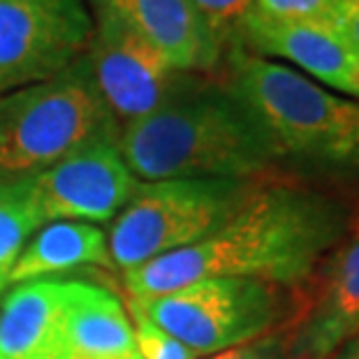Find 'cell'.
<instances>
[{
	"mask_svg": "<svg viewBox=\"0 0 359 359\" xmlns=\"http://www.w3.org/2000/svg\"><path fill=\"white\" fill-rule=\"evenodd\" d=\"M130 302L195 357L218 355L278 330L297 306L287 287L255 278H204L151 299Z\"/></svg>",
	"mask_w": 359,
	"mask_h": 359,
	"instance_id": "6",
	"label": "cell"
},
{
	"mask_svg": "<svg viewBox=\"0 0 359 359\" xmlns=\"http://www.w3.org/2000/svg\"><path fill=\"white\" fill-rule=\"evenodd\" d=\"M264 181L167 179L142 181L111 220L109 253L121 271L177 253L223 225Z\"/></svg>",
	"mask_w": 359,
	"mask_h": 359,
	"instance_id": "5",
	"label": "cell"
},
{
	"mask_svg": "<svg viewBox=\"0 0 359 359\" xmlns=\"http://www.w3.org/2000/svg\"><path fill=\"white\" fill-rule=\"evenodd\" d=\"M323 264L316 292L287 320L294 359H330L359 336V218Z\"/></svg>",
	"mask_w": 359,
	"mask_h": 359,
	"instance_id": "11",
	"label": "cell"
},
{
	"mask_svg": "<svg viewBox=\"0 0 359 359\" xmlns=\"http://www.w3.org/2000/svg\"><path fill=\"white\" fill-rule=\"evenodd\" d=\"M223 83L269 137L280 167L359 177V102L332 93L292 67L232 47Z\"/></svg>",
	"mask_w": 359,
	"mask_h": 359,
	"instance_id": "3",
	"label": "cell"
},
{
	"mask_svg": "<svg viewBox=\"0 0 359 359\" xmlns=\"http://www.w3.org/2000/svg\"><path fill=\"white\" fill-rule=\"evenodd\" d=\"M118 151L140 181H269L280 172L276 151L253 114L223 81L206 74L121 128Z\"/></svg>",
	"mask_w": 359,
	"mask_h": 359,
	"instance_id": "2",
	"label": "cell"
},
{
	"mask_svg": "<svg viewBox=\"0 0 359 359\" xmlns=\"http://www.w3.org/2000/svg\"><path fill=\"white\" fill-rule=\"evenodd\" d=\"M140 183L121 156L118 142L90 144L26 177L28 195L44 225L58 220L111 223Z\"/></svg>",
	"mask_w": 359,
	"mask_h": 359,
	"instance_id": "9",
	"label": "cell"
},
{
	"mask_svg": "<svg viewBox=\"0 0 359 359\" xmlns=\"http://www.w3.org/2000/svg\"><path fill=\"white\" fill-rule=\"evenodd\" d=\"M128 359H142V357H140V353H135L133 357H128Z\"/></svg>",
	"mask_w": 359,
	"mask_h": 359,
	"instance_id": "23",
	"label": "cell"
},
{
	"mask_svg": "<svg viewBox=\"0 0 359 359\" xmlns=\"http://www.w3.org/2000/svg\"><path fill=\"white\" fill-rule=\"evenodd\" d=\"M88 7L118 19L181 72L211 77L223 65V47L190 0H88Z\"/></svg>",
	"mask_w": 359,
	"mask_h": 359,
	"instance_id": "12",
	"label": "cell"
},
{
	"mask_svg": "<svg viewBox=\"0 0 359 359\" xmlns=\"http://www.w3.org/2000/svg\"><path fill=\"white\" fill-rule=\"evenodd\" d=\"M63 278L12 285L0 302V359H60Z\"/></svg>",
	"mask_w": 359,
	"mask_h": 359,
	"instance_id": "14",
	"label": "cell"
},
{
	"mask_svg": "<svg viewBox=\"0 0 359 359\" xmlns=\"http://www.w3.org/2000/svg\"><path fill=\"white\" fill-rule=\"evenodd\" d=\"M234 47L290 60L309 77L359 102V51L334 21H271L246 12Z\"/></svg>",
	"mask_w": 359,
	"mask_h": 359,
	"instance_id": "10",
	"label": "cell"
},
{
	"mask_svg": "<svg viewBox=\"0 0 359 359\" xmlns=\"http://www.w3.org/2000/svg\"><path fill=\"white\" fill-rule=\"evenodd\" d=\"M93 35L86 60L107 109L123 128L170 102L197 74L177 70L163 53L111 14L90 10Z\"/></svg>",
	"mask_w": 359,
	"mask_h": 359,
	"instance_id": "8",
	"label": "cell"
},
{
	"mask_svg": "<svg viewBox=\"0 0 359 359\" xmlns=\"http://www.w3.org/2000/svg\"><path fill=\"white\" fill-rule=\"evenodd\" d=\"M137 353L126 304L111 290L63 278L60 359H128Z\"/></svg>",
	"mask_w": 359,
	"mask_h": 359,
	"instance_id": "13",
	"label": "cell"
},
{
	"mask_svg": "<svg viewBox=\"0 0 359 359\" xmlns=\"http://www.w3.org/2000/svg\"><path fill=\"white\" fill-rule=\"evenodd\" d=\"M348 211L334 197L269 179L209 236L123 273L130 299L144 302L204 278H255L294 290L346 239Z\"/></svg>",
	"mask_w": 359,
	"mask_h": 359,
	"instance_id": "1",
	"label": "cell"
},
{
	"mask_svg": "<svg viewBox=\"0 0 359 359\" xmlns=\"http://www.w3.org/2000/svg\"><path fill=\"white\" fill-rule=\"evenodd\" d=\"M42 225L28 195L26 177L0 183V292L7 287L21 250Z\"/></svg>",
	"mask_w": 359,
	"mask_h": 359,
	"instance_id": "16",
	"label": "cell"
},
{
	"mask_svg": "<svg viewBox=\"0 0 359 359\" xmlns=\"http://www.w3.org/2000/svg\"><path fill=\"white\" fill-rule=\"evenodd\" d=\"M206 359H294L290 325L285 323V325H280L278 330L259 336V339L227 348L223 353L211 355Z\"/></svg>",
	"mask_w": 359,
	"mask_h": 359,
	"instance_id": "20",
	"label": "cell"
},
{
	"mask_svg": "<svg viewBox=\"0 0 359 359\" xmlns=\"http://www.w3.org/2000/svg\"><path fill=\"white\" fill-rule=\"evenodd\" d=\"M121 126L95 88L86 53L47 81L0 95V183L33 177Z\"/></svg>",
	"mask_w": 359,
	"mask_h": 359,
	"instance_id": "4",
	"label": "cell"
},
{
	"mask_svg": "<svg viewBox=\"0 0 359 359\" xmlns=\"http://www.w3.org/2000/svg\"><path fill=\"white\" fill-rule=\"evenodd\" d=\"M204 24L211 28L216 40L223 47V53L234 47V35L243 14L248 12L250 0H190Z\"/></svg>",
	"mask_w": 359,
	"mask_h": 359,
	"instance_id": "19",
	"label": "cell"
},
{
	"mask_svg": "<svg viewBox=\"0 0 359 359\" xmlns=\"http://www.w3.org/2000/svg\"><path fill=\"white\" fill-rule=\"evenodd\" d=\"M90 35L88 0H0V95L65 72Z\"/></svg>",
	"mask_w": 359,
	"mask_h": 359,
	"instance_id": "7",
	"label": "cell"
},
{
	"mask_svg": "<svg viewBox=\"0 0 359 359\" xmlns=\"http://www.w3.org/2000/svg\"><path fill=\"white\" fill-rule=\"evenodd\" d=\"M81 266L116 269L102 227L79 220L47 223L30 236L26 248L21 250L7 285L53 278L60 271L81 269Z\"/></svg>",
	"mask_w": 359,
	"mask_h": 359,
	"instance_id": "15",
	"label": "cell"
},
{
	"mask_svg": "<svg viewBox=\"0 0 359 359\" xmlns=\"http://www.w3.org/2000/svg\"><path fill=\"white\" fill-rule=\"evenodd\" d=\"M339 0H250L248 12L271 21H332Z\"/></svg>",
	"mask_w": 359,
	"mask_h": 359,
	"instance_id": "18",
	"label": "cell"
},
{
	"mask_svg": "<svg viewBox=\"0 0 359 359\" xmlns=\"http://www.w3.org/2000/svg\"><path fill=\"white\" fill-rule=\"evenodd\" d=\"M330 359H359V336L353 341H348L343 348L336 350Z\"/></svg>",
	"mask_w": 359,
	"mask_h": 359,
	"instance_id": "22",
	"label": "cell"
},
{
	"mask_svg": "<svg viewBox=\"0 0 359 359\" xmlns=\"http://www.w3.org/2000/svg\"><path fill=\"white\" fill-rule=\"evenodd\" d=\"M128 313L133 318L137 353L142 359H197L193 350L151 323L135 302H128Z\"/></svg>",
	"mask_w": 359,
	"mask_h": 359,
	"instance_id": "17",
	"label": "cell"
},
{
	"mask_svg": "<svg viewBox=\"0 0 359 359\" xmlns=\"http://www.w3.org/2000/svg\"><path fill=\"white\" fill-rule=\"evenodd\" d=\"M332 21L359 51V0H339Z\"/></svg>",
	"mask_w": 359,
	"mask_h": 359,
	"instance_id": "21",
	"label": "cell"
}]
</instances>
